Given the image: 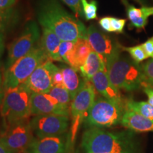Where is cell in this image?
Segmentation results:
<instances>
[{"mask_svg": "<svg viewBox=\"0 0 153 153\" xmlns=\"http://www.w3.org/2000/svg\"><path fill=\"white\" fill-rule=\"evenodd\" d=\"M126 12L131 26L138 29H143L148 24L150 16H153V7L137 8L133 5H128Z\"/></svg>", "mask_w": 153, "mask_h": 153, "instance_id": "20", "label": "cell"}, {"mask_svg": "<svg viewBox=\"0 0 153 153\" xmlns=\"http://www.w3.org/2000/svg\"><path fill=\"white\" fill-rule=\"evenodd\" d=\"M16 1V0H0V9L7 10V9H11Z\"/></svg>", "mask_w": 153, "mask_h": 153, "instance_id": "34", "label": "cell"}, {"mask_svg": "<svg viewBox=\"0 0 153 153\" xmlns=\"http://www.w3.org/2000/svg\"><path fill=\"white\" fill-rule=\"evenodd\" d=\"M32 93L25 86L9 89L0 106V113L7 128L15 123L28 120L30 116V96Z\"/></svg>", "mask_w": 153, "mask_h": 153, "instance_id": "4", "label": "cell"}, {"mask_svg": "<svg viewBox=\"0 0 153 153\" xmlns=\"http://www.w3.org/2000/svg\"><path fill=\"white\" fill-rule=\"evenodd\" d=\"M81 146L86 153H136L131 133H112L94 127L84 132Z\"/></svg>", "mask_w": 153, "mask_h": 153, "instance_id": "2", "label": "cell"}, {"mask_svg": "<svg viewBox=\"0 0 153 153\" xmlns=\"http://www.w3.org/2000/svg\"><path fill=\"white\" fill-rule=\"evenodd\" d=\"M91 51L87 38H78L74 41L73 48L67 54L64 62L78 71L80 67L85 64Z\"/></svg>", "mask_w": 153, "mask_h": 153, "instance_id": "16", "label": "cell"}, {"mask_svg": "<svg viewBox=\"0 0 153 153\" xmlns=\"http://www.w3.org/2000/svg\"><path fill=\"white\" fill-rule=\"evenodd\" d=\"M49 60L40 45H36L28 54L17 60L6 69L3 77V87L7 90L24 83L38 66Z\"/></svg>", "mask_w": 153, "mask_h": 153, "instance_id": "5", "label": "cell"}, {"mask_svg": "<svg viewBox=\"0 0 153 153\" xmlns=\"http://www.w3.org/2000/svg\"><path fill=\"white\" fill-rule=\"evenodd\" d=\"M34 137L29 120H25L7 128L0 136V143L14 153H24Z\"/></svg>", "mask_w": 153, "mask_h": 153, "instance_id": "11", "label": "cell"}, {"mask_svg": "<svg viewBox=\"0 0 153 153\" xmlns=\"http://www.w3.org/2000/svg\"><path fill=\"white\" fill-rule=\"evenodd\" d=\"M60 42V38L53 30L49 28H43L40 46L46 53L49 60L62 62V60L59 56L58 53Z\"/></svg>", "mask_w": 153, "mask_h": 153, "instance_id": "18", "label": "cell"}, {"mask_svg": "<svg viewBox=\"0 0 153 153\" xmlns=\"http://www.w3.org/2000/svg\"><path fill=\"white\" fill-rule=\"evenodd\" d=\"M126 20L123 19H118L116 17L111 16V33H123Z\"/></svg>", "mask_w": 153, "mask_h": 153, "instance_id": "28", "label": "cell"}, {"mask_svg": "<svg viewBox=\"0 0 153 153\" xmlns=\"http://www.w3.org/2000/svg\"><path fill=\"white\" fill-rule=\"evenodd\" d=\"M120 123L135 132H153L152 120L131 110L124 111Z\"/></svg>", "mask_w": 153, "mask_h": 153, "instance_id": "17", "label": "cell"}, {"mask_svg": "<svg viewBox=\"0 0 153 153\" xmlns=\"http://www.w3.org/2000/svg\"><path fill=\"white\" fill-rule=\"evenodd\" d=\"M126 109L136 112L153 121V106L148 102L129 100L126 103Z\"/></svg>", "mask_w": 153, "mask_h": 153, "instance_id": "22", "label": "cell"}, {"mask_svg": "<svg viewBox=\"0 0 153 153\" xmlns=\"http://www.w3.org/2000/svg\"><path fill=\"white\" fill-rule=\"evenodd\" d=\"M99 24L105 31L111 33V16H104L100 19Z\"/></svg>", "mask_w": 153, "mask_h": 153, "instance_id": "32", "label": "cell"}, {"mask_svg": "<svg viewBox=\"0 0 153 153\" xmlns=\"http://www.w3.org/2000/svg\"><path fill=\"white\" fill-rule=\"evenodd\" d=\"M106 70L110 81L119 89L135 91L146 83L141 66L126 56L120 55L106 66Z\"/></svg>", "mask_w": 153, "mask_h": 153, "instance_id": "3", "label": "cell"}, {"mask_svg": "<svg viewBox=\"0 0 153 153\" xmlns=\"http://www.w3.org/2000/svg\"><path fill=\"white\" fill-rule=\"evenodd\" d=\"M56 65L48 60L38 66L24 83L31 93H48L53 87V72Z\"/></svg>", "mask_w": 153, "mask_h": 153, "instance_id": "12", "label": "cell"}, {"mask_svg": "<svg viewBox=\"0 0 153 153\" xmlns=\"http://www.w3.org/2000/svg\"><path fill=\"white\" fill-rule=\"evenodd\" d=\"M143 91L148 97V102L153 106V89L149 85H145L143 87Z\"/></svg>", "mask_w": 153, "mask_h": 153, "instance_id": "35", "label": "cell"}, {"mask_svg": "<svg viewBox=\"0 0 153 153\" xmlns=\"http://www.w3.org/2000/svg\"><path fill=\"white\" fill-rule=\"evenodd\" d=\"M149 57L153 58V36L142 44Z\"/></svg>", "mask_w": 153, "mask_h": 153, "instance_id": "33", "label": "cell"}, {"mask_svg": "<svg viewBox=\"0 0 153 153\" xmlns=\"http://www.w3.org/2000/svg\"><path fill=\"white\" fill-rule=\"evenodd\" d=\"M48 94L53 97L59 104L70 107L72 99L70 97V93L64 87L54 86Z\"/></svg>", "mask_w": 153, "mask_h": 153, "instance_id": "23", "label": "cell"}, {"mask_svg": "<svg viewBox=\"0 0 153 153\" xmlns=\"http://www.w3.org/2000/svg\"><path fill=\"white\" fill-rule=\"evenodd\" d=\"M40 30L35 22H29L20 36L11 44L8 50L5 69L9 68L19 58L28 54L40 39Z\"/></svg>", "mask_w": 153, "mask_h": 153, "instance_id": "9", "label": "cell"}, {"mask_svg": "<svg viewBox=\"0 0 153 153\" xmlns=\"http://www.w3.org/2000/svg\"><path fill=\"white\" fill-rule=\"evenodd\" d=\"M96 89L91 81L84 79L83 83L70 104L72 124L69 136L70 148L73 146L77 132L85 120L89 108L95 101Z\"/></svg>", "mask_w": 153, "mask_h": 153, "instance_id": "6", "label": "cell"}, {"mask_svg": "<svg viewBox=\"0 0 153 153\" xmlns=\"http://www.w3.org/2000/svg\"><path fill=\"white\" fill-rule=\"evenodd\" d=\"M70 117L61 115H38L29 120L33 135L37 138L65 134L69 128Z\"/></svg>", "mask_w": 153, "mask_h": 153, "instance_id": "10", "label": "cell"}, {"mask_svg": "<svg viewBox=\"0 0 153 153\" xmlns=\"http://www.w3.org/2000/svg\"><path fill=\"white\" fill-rule=\"evenodd\" d=\"M4 49V32L0 30V61L2 56Z\"/></svg>", "mask_w": 153, "mask_h": 153, "instance_id": "36", "label": "cell"}, {"mask_svg": "<svg viewBox=\"0 0 153 153\" xmlns=\"http://www.w3.org/2000/svg\"><path fill=\"white\" fill-rule=\"evenodd\" d=\"M16 18V12L12 8L7 10L0 9V30L4 33L6 30L15 24Z\"/></svg>", "mask_w": 153, "mask_h": 153, "instance_id": "24", "label": "cell"}, {"mask_svg": "<svg viewBox=\"0 0 153 153\" xmlns=\"http://www.w3.org/2000/svg\"><path fill=\"white\" fill-rule=\"evenodd\" d=\"M82 10H83L84 17L87 21L94 20L97 18V1L92 0L90 2H88L87 0H81Z\"/></svg>", "mask_w": 153, "mask_h": 153, "instance_id": "26", "label": "cell"}, {"mask_svg": "<svg viewBox=\"0 0 153 153\" xmlns=\"http://www.w3.org/2000/svg\"><path fill=\"white\" fill-rule=\"evenodd\" d=\"M135 1H137V3L139 4H143L145 3V1H146V0H135ZM123 1L125 3H127V0H123Z\"/></svg>", "mask_w": 153, "mask_h": 153, "instance_id": "39", "label": "cell"}, {"mask_svg": "<svg viewBox=\"0 0 153 153\" xmlns=\"http://www.w3.org/2000/svg\"><path fill=\"white\" fill-rule=\"evenodd\" d=\"M69 148V136L62 134L42 138L34 137L24 153H65Z\"/></svg>", "mask_w": 153, "mask_h": 153, "instance_id": "14", "label": "cell"}, {"mask_svg": "<svg viewBox=\"0 0 153 153\" xmlns=\"http://www.w3.org/2000/svg\"><path fill=\"white\" fill-rule=\"evenodd\" d=\"M74 44V41H61L60 46H59L58 53H59V56H60L61 60H62V62H64L67 54H68L69 51L73 48Z\"/></svg>", "mask_w": 153, "mask_h": 153, "instance_id": "30", "label": "cell"}, {"mask_svg": "<svg viewBox=\"0 0 153 153\" xmlns=\"http://www.w3.org/2000/svg\"><path fill=\"white\" fill-rule=\"evenodd\" d=\"M123 113L122 104L99 98L89 108L84 121L89 128H110L120 123Z\"/></svg>", "mask_w": 153, "mask_h": 153, "instance_id": "7", "label": "cell"}, {"mask_svg": "<svg viewBox=\"0 0 153 153\" xmlns=\"http://www.w3.org/2000/svg\"><path fill=\"white\" fill-rule=\"evenodd\" d=\"M38 20L43 28L53 30L61 41H76L87 38V29L83 23L65 10L55 0H45L39 6Z\"/></svg>", "mask_w": 153, "mask_h": 153, "instance_id": "1", "label": "cell"}, {"mask_svg": "<svg viewBox=\"0 0 153 153\" xmlns=\"http://www.w3.org/2000/svg\"><path fill=\"white\" fill-rule=\"evenodd\" d=\"M31 116L61 115L70 117V107L59 104L48 93H32L30 96Z\"/></svg>", "mask_w": 153, "mask_h": 153, "instance_id": "13", "label": "cell"}, {"mask_svg": "<svg viewBox=\"0 0 153 153\" xmlns=\"http://www.w3.org/2000/svg\"><path fill=\"white\" fill-rule=\"evenodd\" d=\"M96 91L104 97V98L123 105V99L119 89L116 87L110 81L107 71H99L91 78Z\"/></svg>", "mask_w": 153, "mask_h": 153, "instance_id": "15", "label": "cell"}, {"mask_svg": "<svg viewBox=\"0 0 153 153\" xmlns=\"http://www.w3.org/2000/svg\"><path fill=\"white\" fill-rule=\"evenodd\" d=\"M84 79L91 81V78L99 71H107L106 67L101 57L94 51L89 53L85 64L79 68Z\"/></svg>", "mask_w": 153, "mask_h": 153, "instance_id": "19", "label": "cell"}, {"mask_svg": "<svg viewBox=\"0 0 153 153\" xmlns=\"http://www.w3.org/2000/svg\"><path fill=\"white\" fill-rule=\"evenodd\" d=\"M60 69L63 76V87L70 93L72 100L83 83L84 79L81 82L77 74V70L71 67L62 66Z\"/></svg>", "mask_w": 153, "mask_h": 153, "instance_id": "21", "label": "cell"}, {"mask_svg": "<svg viewBox=\"0 0 153 153\" xmlns=\"http://www.w3.org/2000/svg\"><path fill=\"white\" fill-rule=\"evenodd\" d=\"M141 68L145 76V82L153 89V58L147 61Z\"/></svg>", "mask_w": 153, "mask_h": 153, "instance_id": "27", "label": "cell"}, {"mask_svg": "<svg viewBox=\"0 0 153 153\" xmlns=\"http://www.w3.org/2000/svg\"><path fill=\"white\" fill-rule=\"evenodd\" d=\"M123 50L128 53L132 59L138 64L149 57L142 44L133 47H123Z\"/></svg>", "mask_w": 153, "mask_h": 153, "instance_id": "25", "label": "cell"}, {"mask_svg": "<svg viewBox=\"0 0 153 153\" xmlns=\"http://www.w3.org/2000/svg\"><path fill=\"white\" fill-rule=\"evenodd\" d=\"M62 1L74 11L76 16H84L81 0H62Z\"/></svg>", "mask_w": 153, "mask_h": 153, "instance_id": "29", "label": "cell"}, {"mask_svg": "<svg viewBox=\"0 0 153 153\" xmlns=\"http://www.w3.org/2000/svg\"><path fill=\"white\" fill-rule=\"evenodd\" d=\"M87 38L92 51L101 57L106 67L119 56L123 50L116 40L103 33L94 25L88 28Z\"/></svg>", "mask_w": 153, "mask_h": 153, "instance_id": "8", "label": "cell"}, {"mask_svg": "<svg viewBox=\"0 0 153 153\" xmlns=\"http://www.w3.org/2000/svg\"><path fill=\"white\" fill-rule=\"evenodd\" d=\"M4 96V89L3 87V80L1 79V74H0V106L2 103Z\"/></svg>", "mask_w": 153, "mask_h": 153, "instance_id": "37", "label": "cell"}, {"mask_svg": "<svg viewBox=\"0 0 153 153\" xmlns=\"http://www.w3.org/2000/svg\"><path fill=\"white\" fill-rule=\"evenodd\" d=\"M53 84L54 86H58V87H63V76L61 69L57 68H55L54 71L53 72Z\"/></svg>", "mask_w": 153, "mask_h": 153, "instance_id": "31", "label": "cell"}, {"mask_svg": "<svg viewBox=\"0 0 153 153\" xmlns=\"http://www.w3.org/2000/svg\"><path fill=\"white\" fill-rule=\"evenodd\" d=\"M0 153H14L12 151L9 150L7 148V147L4 146L2 143H0Z\"/></svg>", "mask_w": 153, "mask_h": 153, "instance_id": "38", "label": "cell"}]
</instances>
